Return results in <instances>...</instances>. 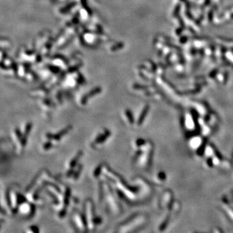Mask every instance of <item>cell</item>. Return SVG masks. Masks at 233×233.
<instances>
[{
    "label": "cell",
    "instance_id": "1",
    "mask_svg": "<svg viewBox=\"0 0 233 233\" xmlns=\"http://www.w3.org/2000/svg\"><path fill=\"white\" fill-rule=\"evenodd\" d=\"M84 213L85 214L89 229H93V226H92V222H93V220L95 218V208L94 205L91 199H87L85 201L84 203Z\"/></svg>",
    "mask_w": 233,
    "mask_h": 233
},
{
    "label": "cell",
    "instance_id": "2",
    "mask_svg": "<svg viewBox=\"0 0 233 233\" xmlns=\"http://www.w3.org/2000/svg\"><path fill=\"white\" fill-rule=\"evenodd\" d=\"M74 220L76 223V226L80 231L83 232H86L89 229L87 218L84 214V212H80V211H76L74 215Z\"/></svg>",
    "mask_w": 233,
    "mask_h": 233
},
{
    "label": "cell",
    "instance_id": "3",
    "mask_svg": "<svg viewBox=\"0 0 233 233\" xmlns=\"http://www.w3.org/2000/svg\"><path fill=\"white\" fill-rule=\"evenodd\" d=\"M107 188L108 190V191L107 192V199L108 200H110V205L112 208V210L115 212L116 214H118L120 212V207L119 204L117 203L115 198H114V194L111 187L107 184Z\"/></svg>",
    "mask_w": 233,
    "mask_h": 233
},
{
    "label": "cell",
    "instance_id": "4",
    "mask_svg": "<svg viewBox=\"0 0 233 233\" xmlns=\"http://www.w3.org/2000/svg\"><path fill=\"white\" fill-rule=\"evenodd\" d=\"M72 128H73L72 127V126L69 125V126H66V128H64L63 129L59 131L58 133L55 134L47 133V134H46V137L49 140H55V141H59V140H60V139H61L64 135H66L67 134L69 133V131L72 129Z\"/></svg>",
    "mask_w": 233,
    "mask_h": 233
},
{
    "label": "cell",
    "instance_id": "5",
    "mask_svg": "<svg viewBox=\"0 0 233 233\" xmlns=\"http://www.w3.org/2000/svg\"><path fill=\"white\" fill-rule=\"evenodd\" d=\"M110 135H111L110 131L105 128V129H104L103 133L99 134L97 137H96L94 141L91 144V146L94 147L95 146L100 145V144L104 143L106 141L107 139L110 137Z\"/></svg>",
    "mask_w": 233,
    "mask_h": 233
},
{
    "label": "cell",
    "instance_id": "6",
    "mask_svg": "<svg viewBox=\"0 0 233 233\" xmlns=\"http://www.w3.org/2000/svg\"><path fill=\"white\" fill-rule=\"evenodd\" d=\"M32 127H33V124L31 122H28L25 128V130H24V132L23 134V139H22V145L23 148L26 146L27 143V139H28V136H29L30 132L31 131Z\"/></svg>",
    "mask_w": 233,
    "mask_h": 233
},
{
    "label": "cell",
    "instance_id": "7",
    "mask_svg": "<svg viewBox=\"0 0 233 233\" xmlns=\"http://www.w3.org/2000/svg\"><path fill=\"white\" fill-rule=\"evenodd\" d=\"M82 155H83L82 151L80 150V151L77 152V154L75 155V156L71 160V161L69 162V168H75L76 167L78 166V161L80 159V158H81Z\"/></svg>",
    "mask_w": 233,
    "mask_h": 233
},
{
    "label": "cell",
    "instance_id": "8",
    "mask_svg": "<svg viewBox=\"0 0 233 233\" xmlns=\"http://www.w3.org/2000/svg\"><path fill=\"white\" fill-rule=\"evenodd\" d=\"M71 196V189L69 187H66L64 191L63 197V207L67 208L69 204V199Z\"/></svg>",
    "mask_w": 233,
    "mask_h": 233
},
{
    "label": "cell",
    "instance_id": "9",
    "mask_svg": "<svg viewBox=\"0 0 233 233\" xmlns=\"http://www.w3.org/2000/svg\"><path fill=\"white\" fill-rule=\"evenodd\" d=\"M40 174H41V172H38V174L35 176V178H34L33 180H32V181L30 183V184H29V185L27 186V187L26 188L25 191H27V192H29V190L31 189V188H33L34 187L35 184L37 183L38 180V179H39V178H40Z\"/></svg>",
    "mask_w": 233,
    "mask_h": 233
},
{
    "label": "cell",
    "instance_id": "10",
    "mask_svg": "<svg viewBox=\"0 0 233 233\" xmlns=\"http://www.w3.org/2000/svg\"><path fill=\"white\" fill-rule=\"evenodd\" d=\"M82 168H83L82 164H78V167H77V169L75 171L74 174H73V175L72 176V178H73V179L74 181H77V179H78L79 176H80V174H81V172H82Z\"/></svg>",
    "mask_w": 233,
    "mask_h": 233
},
{
    "label": "cell",
    "instance_id": "11",
    "mask_svg": "<svg viewBox=\"0 0 233 233\" xmlns=\"http://www.w3.org/2000/svg\"><path fill=\"white\" fill-rule=\"evenodd\" d=\"M103 165L102 164H99V165H98L97 167L95 168V169L94 170V172H93V176L94 178H99V176L100 175V174H101L102 173V169H103Z\"/></svg>",
    "mask_w": 233,
    "mask_h": 233
},
{
    "label": "cell",
    "instance_id": "12",
    "mask_svg": "<svg viewBox=\"0 0 233 233\" xmlns=\"http://www.w3.org/2000/svg\"><path fill=\"white\" fill-rule=\"evenodd\" d=\"M125 115L128 119V122L131 124H133L134 122V116H133V115H132V113L131 112V111L129 110H126L125 111Z\"/></svg>",
    "mask_w": 233,
    "mask_h": 233
},
{
    "label": "cell",
    "instance_id": "13",
    "mask_svg": "<svg viewBox=\"0 0 233 233\" xmlns=\"http://www.w3.org/2000/svg\"><path fill=\"white\" fill-rule=\"evenodd\" d=\"M53 143H52V142L51 141V140H49V141H47V142H46L45 143L43 144V149L47 151V150H50L51 148H53Z\"/></svg>",
    "mask_w": 233,
    "mask_h": 233
},
{
    "label": "cell",
    "instance_id": "14",
    "mask_svg": "<svg viewBox=\"0 0 233 233\" xmlns=\"http://www.w3.org/2000/svg\"><path fill=\"white\" fill-rule=\"evenodd\" d=\"M99 200L100 202H102V199L103 198V195H104V188H103V185H102V183H100V185H99Z\"/></svg>",
    "mask_w": 233,
    "mask_h": 233
},
{
    "label": "cell",
    "instance_id": "15",
    "mask_svg": "<svg viewBox=\"0 0 233 233\" xmlns=\"http://www.w3.org/2000/svg\"><path fill=\"white\" fill-rule=\"evenodd\" d=\"M67 212V208L66 207H62V209L59 211L58 216L60 218H63L64 216H66Z\"/></svg>",
    "mask_w": 233,
    "mask_h": 233
},
{
    "label": "cell",
    "instance_id": "16",
    "mask_svg": "<svg viewBox=\"0 0 233 233\" xmlns=\"http://www.w3.org/2000/svg\"><path fill=\"white\" fill-rule=\"evenodd\" d=\"M74 172H75V168H69L66 173V177L68 178H72V176L73 175Z\"/></svg>",
    "mask_w": 233,
    "mask_h": 233
},
{
    "label": "cell",
    "instance_id": "17",
    "mask_svg": "<svg viewBox=\"0 0 233 233\" xmlns=\"http://www.w3.org/2000/svg\"><path fill=\"white\" fill-rule=\"evenodd\" d=\"M29 229H30L31 232H34V233H38L40 231L38 227L37 226H31L29 227Z\"/></svg>",
    "mask_w": 233,
    "mask_h": 233
},
{
    "label": "cell",
    "instance_id": "18",
    "mask_svg": "<svg viewBox=\"0 0 233 233\" xmlns=\"http://www.w3.org/2000/svg\"><path fill=\"white\" fill-rule=\"evenodd\" d=\"M143 139H138L137 140V142H136L137 146H140L141 145V144H143Z\"/></svg>",
    "mask_w": 233,
    "mask_h": 233
}]
</instances>
